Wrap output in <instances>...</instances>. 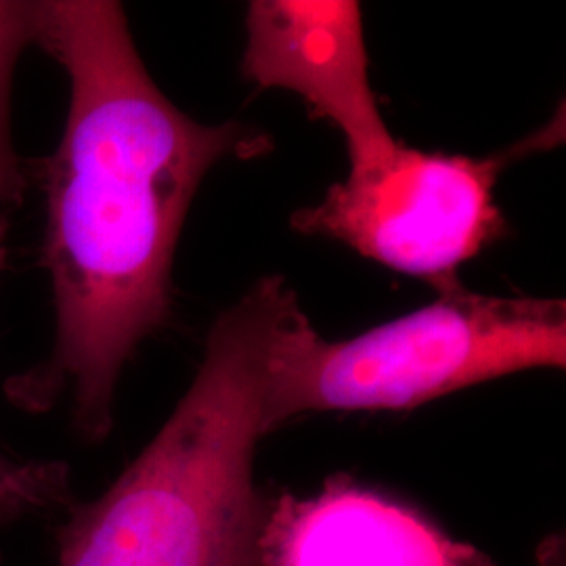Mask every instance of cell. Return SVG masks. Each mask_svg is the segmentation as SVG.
Wrapping results in <instances>:
<instances>
[{
  "mask_svg": "<svg viewBox=\"0 0 566 566\" xmlns=\"http://www.w3.org/2000/svg\"><path fill=\"white\" fill-rule=\"evenodd\" d=\"M42 46L70 81L63 135L44 172V266L55 336L49 357L7 385L46 411L63 397L86 441L114 426L122 369L168 319L182 224L224 158L263 154L242 124H202L147 72L118 2H41Z\"/></svg>",
  "mask_w": 566,
  "mask_h": 566,
  "instance_id": "cell-1",
  "label": "cell"
},
{
  "mask_svg": "<svg viewBox=\"0 0 566 566\" xmlns=\"http://www.w3.org/2000/svg\"><path fill=\"white\" fill-rule=\"evenodd\" d=\"M303 315L283 277L224 311L158 434L99 497L70 504L57 566H261L254 455L280 426V365Z\"/></svg>",
  "mask_w": 566,
  "mask_h": 566,
  "instance_id": "cell-2",
  "label": "cell"
},
{
  "mask_svg": "<svg viewBox=\"0 0 566 566\" xmlns=\"http://www.w3.org/2000/svg\"><path fill=\"white\" fill-rule=\"evenodd\" d=\"M566 304L460 287L409 315L329 343L304 317L283 350L280 426L315 411H401L535 367H565Z\"/></svg>",
  "mask_w": 566,
  "mask_h": 566,
  "instance_id": "cell-3",
  "label": "cell"
},
{
  "mask_svg": "<svg viewBox=\"0 0 566 566\" xmlns=\"http://www.w3.org/2000/svg\"><path fill=\"white\" fill-rule=\"evenodd\" d=\"M504 160L397 147L350 168L317 206L292 217L296 231L343 242L365 259L432 283L460 287L458 269L506 233L495 203Z\"/></svg>",
  "mask_w": 566,
  "mask_h": 566,
  "instance_id": "cell-4",
  "label": "cell"
},
{
  "mask_svg": "<svg viewBox=\"0 0 566 566\" xmlns=\"http://www.w3.org/2000/svg\"><path fill=\"white\" fill-rule=\"evenodd\" d=\"M245 32L243 78L259 88L296 93L315 116L334 122L350 168L378 163L397 147L369 82L357 2L256 0L250 2Z\"/></svg>",
  "mask_w": 566,
  "mask_h": 566,
  "instance_id": "cell-5",
  "label": "cell"
},
{
  "mask_svg": "<svg viewBox=\"0 0 566 566\" xmlns=\"http://www.w3.org/2000/svg\"><path fill=\"white\" fill-rule=\"evenodd\" d=\"M261 566H493L420 512L336 479L264 514Z\"/></svg>",
  "mask_w": 566,
  "mask_h": 566,
  "instance_id": "cell-6",
  "label": "cell"
},
{
  "mask_svg": "<svg viewBox=\"0 0 566 566\" xmlns=\"http://www.w3.org/2000/svg\"><path fill=\"white\" fill-rule=\"evenodd\" d=\"M41 2L0 0V210L23 202L28 179L11 133V86L21 53L39 44Z\"/></svg>",
  "mask_w": 566,
  "mask_h": 566,
  "instance_id": "cell-7",
  "label": "cell"
},
{
  "mask_svg": "<svg viewBox=\"0 0 566 566\" xmlns=\"http://www.w3.org/2000/svg\"><path fill=\"white\" fill-rule=\"evenodd\" d=\"M4 259V221L0 219V266ZM70 502L67 465L20 460L0 449V528Z\"/></svg>",
  "mask_w": 566,
  "mask_h": 566,
  "instance_id": "cell-8",
  "label": "cell"
}]
</instances>
